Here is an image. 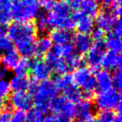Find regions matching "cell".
Returning <instances> with one entry per match:
<instances>
[{
	"mask_svg": "<svg viewBox=\"0 0 122 122\" xmlns=\"http://www.w3.org/2000/svg\"><path fill=\"white\" fill-rule=\"evenodd\" d=\"M62 92H63V97L66 100H68L69 102H72V103H76L82 99H84L82 90L75 85L74 83Z\"/></svg>",
	"mask_w": 122,
	"mask_h": 122,
	"instance_id": "cb8c5ba5",
	"label": "cell"
},
{
	"mask_svg": "<svg viewBox=\"0 0 122 122\" xmlns=\"http://www.w3.org/2000/svg\"><path fill=\"white\" fill-rule=\"evenodd\" d=\"M78 11L94 19L100 12V6L98 2L95 0H83Z\"/></svg>",
	"mask_w": 122,
	"mask_h": 122,
	"instance_id": "44dd1931",
	"label": "cell"
},
{
	"mask_svg": "<svg viewBox=\"0 0 122 122\" xmlns=\"http://www.w3.org/2000/svg\"><path fill=\"white\" fill-rule=\"evenodd\" d=\"M49 38L54 46H63L71 44L72 42L73 34L71 30H61V29H54L49 34Z\"/></svg>",
	"mask_w": 122,
	"mask_h": 122,
	"instance_id": "e0dca14e",
	"label": "cell"
},
{
	"mask_svg": "<svg viewBox=\"0 0 122 122\" xmlns=\"http://www.w3.org/2000/svg\"><path fill=\"white\" fill-rule=\"evenodd\" d=\"M9 106L15 111L29 112L32 109V96L29 92H14L9 97Z\"/></svg>",
	"mask_w": 122,
	"mask_h": 122,
	"instance_id": "30bf717a",
	"label": "cell"
},
{
	"mask_svg": "<svg viewBox=\"0 0 122 122\" xmlns=\"http://www.w3.org/2000/svg\"><path fill=\"white\" fill-rule=\"evenodd\" d=\"M112 87H114L117 91H120L122 87V74L121 69L114 71L112 74Z\"/></svg>",
	"mask_w": 122,
	"mask_h": 122,
	"instance_id": "836d02e7",
	"label": "cell"
},
{
	"mask_svg": "<svg viewBox=\"0 0 122 122\" xmlns=\"http://www.w3.org/2000/svg\"><path fill=\"white\" fill-rule=\"evenodd\" d=\"M95 106L99 111H117L121 113V95L114 88L100 91L95 96Z\"/></svg>",
	"mask_w": 122,
	"mask_h": 122,
	"instance_id": "8992f818",
	"label": "cell"
},
{
	"mask_svg": "<svg viewBox=\"0 0 122 122\" xmlns=\"http://www.w3.org/2000/svg\"><path fill=\"white\" fill-rule=\"evenodd\" d=\"M90 37H91L93 43L95 42H103V39L105 37V32L100 30L98 28H94L93 30L90 32L89 34Z\"/></svg>",
	"mask_w": 122,
	"mask_h": 122,
	"instance_id": "d590c367",
	"label": "cell"
},
{
	"mask_svg": "<svg viewBox=\"0 0 122 122\" xmlns=\"http://www.w3.org/2000/svg\"><path fill=\"white\" fill-rule=\"evenodd\" d=\"M72 10L63 1L55 2L54 8L47 13L48 22L51 29H61L71 30L74 29Z\"/></svg>",
	"mask_w": 122,
	"mask_h": 122,
	"instance_id": "3957f363",
	"label": "cell"
},
{
	"mask_svg": "<svg viewBox=\"0 0 122 122\" xmlns=\"http://www.w3.org/2000/svg\"><path fill=\"white\" fill-rule=\"evenodd\" d=\"M112 34L116 35V36H118V37H121V35H122V24H121V20H120V19H119L118 21L116 22L114 28L112 29Z\"/></svg>",
	"mask_w": 122,
	"mask_h": 122,
	"instance_id": "60d3db41",
	"label": "cell"
},
{
	"mask_svg": "<svg viewBox=\"0 0 122 122\" xmlns=\"http://www.w3.org/2000/svg\"><path fill=\"white\" fill-rule=\"evenodd\" d=\"M72 43H73L72 45H73L75 52L81 55L87 53L93 45V41L88 34L78 33L73 36Z\"/></svg>",
	"mask_w": 122,
	"mask_h": 122,
	"instance_id": "5bb4252c",
	"label": "cell"
},
{
	"mask_svg": "<svg viewBox=\"0 0 122 122\" xmlns=\"http://www.w3.org/2000/svg\"><path fill=\"white\" fill-rule=\"evenodd\" d=\"M54 4L55 2L53 0H39V6L44 10V12H50L54 8Z\"/></svg>",
	"mask_w": 122,
	"mask_h": 122,
	"instance_id": "f35d334b",
	"label": "cell"
},
{
	"mask_svg": "<svg viewBox=\"0 0 122 122\" xmlns=\"http://www.w3.org/2000/svg\"><path fill=\"white\" fill-rule=\"evenodd\" d=\"M26 113L21 111H14L11 113L10 121L9 122H25Z\"/></svg>",
	"mask_w": 122,
	"mask_h": 122,
	"instance_id": "8d00e7d4",
	"label": "cell"
},
{
	"mask_svg": "<svg viewBox=\"0 0 122 122\" xmlns=\"http://www.w3.org/2000/svg\"><path fill=\"white\" fill-rule=\"evenodd\" d=\"M53 43L49 37L42 35L41 37L37 38L35 43V56H37V58L44 56L48 52L51 51Z\"/></svg>",
	"mask_w": 122,
	"mask_h": 122,
	"instance_id": "d6986e66",
	"label": "cell"
},
{
	"mask_svg": "<svg viewBox=\"0 0 122 122\" xmlns=\"http://www.w3.org/2000/svg\"><path fill=\"white\" fill-rule=\"evenodd\" d=\"M0 59H1V54H0Z\"/></svg>",
	"mask_w": 122,
	"mask_h": 122,
	"instance_id": "7dc6e473",
	"label": "cell"
},
{
	"mask_svg": "<svg viewBox=\"0 0 122 122\" xmlns=\"http://www.w3.org/2000/svg\"><path fill=\"white\" fill-rule=\"evenodd\" d=\"M53 83L55 88L57 89V91H63L73 84V78H72V76L69 73L56 75V77L53 80Z\"/></svg>",
	"mask_w": 122,
	"mask_h": 122,
	"instance_id": "484cf974",
	"label": "cell"
},
{
	"mask_svg": "<svg viewBox=\"0 0 122 122\" xmlns=\"http://www.w3.org/2000/svg\"><path fill=\"white\" fill-rule=\"evenodd\" d=\"M61 1L67 4L72 11H78L79 10V7H80V5L83 0H61Z\"/></svg>",
	"mask_w": 122,
	"mask_h": 122,
	"instance_id": "ab89813d",
	"label": "cell"
},
{
	"mask_svg": "<svg viewBox=\"0 0 122 122\" xmlns=\"http://www.w3.org/2000/svg\"><path fill=\"white\" fill-rule=\"evenodd\" d=\"M37 32L34 23L31 21H14L6 29V35L13 41L15 50L22 58H32L35 56V43Z\"/></svg>",
	"mask_w": 122,
	"mask_h": 122,
	"instance_id": "6da1fadb",
	"label": "cell"
},
{
	"mask_svg": "<svg viewBox=\"0 0 122 122\" xmlns=\"http://www.w3.org/2000/svg\"><path fill=\"white\" fill-rule=\"evenodd\" d=\"M103 44H104L105 48L108 49V51L120 54V51L122 49V41L120 37H118L116 35L112 34V32H110L106 35Z\"/></svg>",
	"mask_w": 122,
	"mask_h": 122,
	"instance_id": "603a6c76",
	"label": "cell"
},
{
	"mask_svg": "<svg viewBox=\"0 0 122 122\" xmlns=\"http://www.w3.org/2000/svg\"><path fill=\"white\" fill-rule=\"evenodd\" d=\"M57 94L58 91L53 81L48 79L37 82L34 90L30 94L35 109L45 114L49 110L52 101L57 96Z\"/></svg>",
	"mask_w": 122,
	"mask_h": 122,
	"instance_id": "7a4b0ae2",
	"label": "cell"
},
{
	"mask_svg": "<svg viewBox=\"0 0 122 122\" xmlns=\"http://www.w3.org/2000/svg\"><path fill=\"white\" fill-rule=\"evenodd\" d=\"M34 26L37 32H39L43 35L45 33H46L51 29L49 22H48L47 14H46V12L41 10L39 11V13L37 14V15L35 18Z\"/></svg>",
	"mask_w": 122,
	"mask_h": 122,
	"instance_id": "d4e9b609",
	"label": "cell"
},
{
	"mask_svg": "<svg viewBox=\"0 0 122 122\" xmlns=\"http://www.w3.org/2000/svg\"><path fill=\"white\" fill-rule=\"evenodd\" d=\"M39 11V0H18L12 5L11 14L15 21L28 22L34 20Z\"/></svg>",
	"mask_w": 122,
	"mask_h": 122,
	"instance_id": "5b68a950",
	"label": "cell"
},
{
	"mask_svg": "<svg viewBox=\"0 0 122 122\" xmlns=\"http://www.w3.org/2000/svg\"><path fill=\"white\" fill-rule=\"evenodd\" d=\"M30 71L33 78V80L36 82L48 80L52 74V70L49 67V65L45 61V60L39 58H35L30 61Z\"/></svg>",
	"mask_w": 122,
	"mask_h": 122,
	"instance_id": "9c48e42d",
	"label": "cell"
},
{
	"mask_svg": "<svg viewBox=\"0 0 122 122\" xmlns=\"http://www.w3.org/2000/svg\"><path fill=\"white\" fill-rule=\"evenodd\" d=\"M101 66L106 71H116L121 69V55L119 53L107 51L102 57Z\"/></svg>",
	"mask_w": 122,
	"mask_h": 122,
	"instance_id": "9a60e30c",
	"label": "cell"
},
{
	"mask_svg": "<svg viewBox=\"0 0 122 122\" xmlns=\"http://www.w3.org/2000/svg\"><path fill=\"white\" fill-rule=\"evenodd\" d=\"M53 1H54V2H55V1H56V0H53Z\"/></svg>",
	"mask_w": 122,
	"mask_h": 122,
	"instance_id": "c3c4849f",
	"label": "cell"
},
{
	"mask_svg": "<svg viewBox=\"0 0 122 122\" xmlns=\"http://www.w3.org/2000/svg\"><path fill=\"white\" fill-rule=\"evenodd\" d=\"M20 60V55L15 49H13L11 51H8L1 56L0 59V64L3 65L7 70H13L16 66L17 62Z\"/></svg>",
	"mask_w": 122,
	"mask_h": 122,
	"instance_id": "7402d4cb",
	"label": "cell"
},
{
	"mask_svg": "<svg viewBox=\"0 0 122 122\" xmlns=\"http://www.w3.org/2000/svg\"><path fill=\"white\" fill-rule=\"evenodd\" d=\"M49 110L56 117V122H71L75 118L74 103L63 96H56L52 101Z\"/></svg>",
	"mask_w": 122,
	"mask_h": 122,
	"instance_id": "52a82bcc",
	"label": "cell"
},
{
	"mask_svg": "<svg viewBox=\"0 0 122 122\" xmlns=\"http://www.w3.org/2000/svg\"><path fill=\"white\" fill-rule=\"evenodd\" d=\"M93 110L94 106L90 100L82 99L74 104L75 118H78L79 120H83L93 117Z\"/></svg>",
	"mask_w": 122,
	"mask_h": 122,
	"instance_id": "2e32d148",
	"label": "cell"
},
{
	"mask_svg": "<svg viewBox=\"0 0 122 122\" xmlns=\"http://www.w3.org/2000/svg\"><path fill=\"white\" fill-rule=\"evenodd\" d=\"M13 1H14V2H16V1H18V0H13Z\"/></svg>",
	"mask_w": 122,
	"mask_h": 122,
	"instance_id": "bcb514c9",
	"label": "cell"
},
{
	"mask_svg": "<svg viewBox=\"0 0 122 122\" xmlns=\"http://www.w3.org/2000/svg\"><path fill=\"white\" fill-rule=\"evenodd\" d=\"M30 84V79L27 76H15L12 77L9 81L11 91L27 92Z\"/></svg>",
	"mask_w": 122,
	"mask_h": 122,
	"instance_id": "ffe728a7",
	"label": "cell"
},
{
	"mask_svg": "<svg viewBox=\"0 0 122 122\" xmlns=\"http://www.w3.org/2000/svg\"><path fill=\"white\" fill-rule=\"evenodd\" d=\"M115 122H122L121 117H120V114H118V115H117V119H116V121Z\"/></svg>",
	"mask_w": 122,
	"mask_h": 122,
	"instance_id": "ee69618b",
	"label": "cell"
},
{
	"mask_svg": "<svg viewBox=\"0 0 122 122\" xmlns=\"http://www.w3.org/2000/svg\"><path fill=\"white\" fill-rule=\"evenodd\" d=\"M10 106L8 105H5L1 111H0V122H9L10 121V117H11V111H10Z\"/></svg>",
	"mask_w": 122,
	"mask_h": 122,
	"instance_id": "74e56055",
	"label": "cell"
},
{
	"mask_svg": "<svg viewBox=\"0 0 122 122\" xmlns=\"http://www.w3.org/2000/svg\"><path fill=\"white\" fill-rule=\"evenodd\" d=\"M14 49V43L6 34L0 35V53H6Z\"/></svg>",
	"mask_w": 122,
	"mask_h": 122,
	"instance_id": "1f68e13d",
	"label": "cell"
},
{
	"mask_svg": "<svg viewBox=\"0 0 122 122\" xmlns=\"http://www.w3.org/2000/svg\"><path fill=\"white\" fill-rule=\"evenodd\" d=\"M109 11H110L115 17L119 18V16L121 15V13H122L121 0H114V1L110 5Z\"/></svg>",
	"mask_w": 122,
	"mask_h": 122,
	"instance_id": "e575fe53",
	"label": "cell"
},
{
	"mask_svg": "<svg viewBox=\"0 0 122 122\" xmlns=\"http://www.w3.org/2000/svg\"><path fill=\"white\" fill-rule=\"evenodd\" d=\"M97 88L100 91H106L112 88V74L106 70H98L95 75Z\"/></svg>",
	"mask_w": 122,
	"mask_h": 122,
	"instance_id": "ac0fdd59",
	"label": "cell"
},
{
	"mask_svg": "<svg viewBox=\"0 0 122 122\" xmlns=\"http://www.w3.org/2000/svg\"><path fill=\"white\" fill-rule=\"evenodd\" d=\"M64 60L69 69V71H74L75 70L81 67L83 64V61H84L81 55L77 54L76 52L71 55H70L69 57L65 58Z\"/></svg>",
	"mask_w": 122,
	"mask_h": 122,
	"instance_id": "83f0119b",
	"label": "cell"
},
{
	"mask_svg": "<svg viewBox=\"0 0 122 122\" xmlns=\"http://www.w3.org/2000/svg\"><path fill=\"white\" fill-rule=\"evenodd\" d=\"M30 68V60L27 58H20L16 66L13 69L15 76H26Z\"/></svg>",
	"mask_w": 122,
	"mask_h": 122,
	"instance_id": "f1b7e54d",
	"label": "cell"
},
{
	"mask_svg": "<svg viewBox=\"0 0 122 122\" xmlns=\"http://www.w3.org/2000/svg\"><path fill=\"white\" fill-rule=\"evenodd\" d=\"M5 104L4 101H1V100H0V111H1V110L5 107Z\"/></svg>",
	"mask_w": 122,
	"mask_h": 122,
	"instance_id": "f6af8a7d",
	"label": "cell"
},
{
	"mask_svg": "<svg viewBox=\"0 0 122 122\" xmlns=\"http://www.w3.org/2000/svg\"><path fill=\"white\" fill-rule=\"evenodd\" d=\"M72 20L74 22V28L81 34H90L95 28V20L91 17L82 14L80 11H75L72 14Z\"/></svg>",
	"mask_w": 122,
	"mask_h": 122,
	"instance_id": "8fae6325",
	"label": "cell"
},
{
	"mask_svg": "<svg viewBox=\"0 0 122 122\" xmlns=\"http://www.w3.org/2000/svg\"><path fill=\"white\" fill-rule=\"evenodd\" d=\"M45 61L49 65L52 71H54L57 75L67 74L69 72V69L64 59L57 56L52 51L48 52L45 55Z\"/></svg>",
	"mask_w": 122,
	"mask_h": 122,
	"instance_id": "4fadbf2b",
	"label": "cell"
},
{
	"mask_svg": "<svg viewBox=\"0 0 122 122\" xmlns=\"http://www.w3.org/2000/svg\"><path fill=\"white\" fill-rule=\"evenodd\" d=\"M119 18L115 17L113 14L109 11V9H104L100 11L96 15V19L95 20V24L96 28L102 30L103 32H112V29L114 28L116 22Z\"/></svg>",
	"mask_w": 122,
	"mask_h": 122,
	"instance_id": "7c38bea8",
	"label": "cell"
},
{
	"mask_svg": "<svg viewBox=\"0 0 122 122\" xmlns=\"http://www.w3.org/2000/svg\"><path fill=\"white\" fill-rule=\"evenodd\" d=\"M117 115L112 111H100L97 115V122H115Z\"/></svg>",
	"mask_w": 122,
	"mask_h": 122,
	"instance_id": "4dcf8cb0",
	"label": "cell"
},
{
	"mask_svg": "<svg viewBox=\"0 0 122 122\" xmlns=\"http://www.w3.org/2000/svg\"><path fill=\"white\" fill-rule=\"evenodd\" d=\"M106 52L103 42H95L93 43L92 46L86 54L85 61L88 68L92 71H98L101 68L102 57Z\"/></svg>",
	"mask_w": 122,
	"mask_h": 122,
	"instance_id": "ba28073f",
	"label": "cell"
},
{
	"mask_svg": "<svg viewBox=\"0 0 122 122\" xmlns=\"http://www.w3.org/2000/svg\"><path fill=\"white\" fill-rule=\"evenodd\" d=\"M51 51L53 53L56 54L57 56L65 59V58L69 57L70 55H71L72 54L75 53L74 47H73V45L71 44H67L63 45V46H54V47H52Z\"/></svg>",
	"mask_w": 122,
	"mask_h": 122,
	"instance_id": "4316f807",
	"label": "cell"
},
{
	"mask_svg": "<svg viewBox=\"0 0 122 122\" xmlns=\"http://www.w3.org/2000/svg\"><path fill=\"white\" fill-rule=\"evenodd\" d=\"M71 76L73 78V83L83 92L84 99L91 100L97 90V85L93 71L88 67L81 66L75 70Z\"/></svg>",
	"mask_w": 122,
	"mask_h": 122,
	"instance_id": "277c9868",
	"label": "cell"
},
{
	"mask_svg": "<svg viewBox=\"0 0 122 122\" xmlns=\"http://www.w3.org/2000/svg\"><path fill=\"white\" fill-rule=\"evenodd\" d=\"M78 122H97V120H96V119H95L94 117H90V118H88V119H83V120H79Z\"/></svg>",
	"mask_w": 122,
	"mask_h": 122,
	"instance_id": "7bdbcfd3",
	"label": "cell"
},
{
	"mask_svg": "<svg viewBox=\"0 0 122 122\" xmlns=\"http://www.w3.org/2000/svg\"><path fill=\"white\" fill-rule=\"evenodd\" d=\"M45 114L37 111V109H31L26 113L25 122H44Z\"/></svg>",
	"mask_w": 122,
	"mask_h": 122,
	"instance_id": "f546056e",
	"label": "cell"
},
{
	"mask_svg": "<svg viewBox=\"0 0 122 122\" xmlns=\"http://www.w3.org/2000/svg\"><path fill=\"white\" fill-rule=\"evenodd\" d=\"M7 75H8V70L6 68H5L3 65L0 64V80L5 79Z\"/></svg>",
	"mask_w": 122,
	"mask_h": 122,
	"instance_id": "b9f144b4",
	"label": "cell"
},
{
	"mask_svg": "<svg viewBox=\"0 0 122 122\" xmlns=\"http://www.w3.org/2000/svg\"><path fill=\"white\" fill-rule=\"evenodd\" d=\"M11 88L9 86V81H7L5 79L0 80V100L5 101L8 96L10 95Z\"/></svg>",
	"mask_w": 122,
	"mask_h": 122,
	"instance_id": "d6a6232c",
	"label": "cell"
}]
</instances>
